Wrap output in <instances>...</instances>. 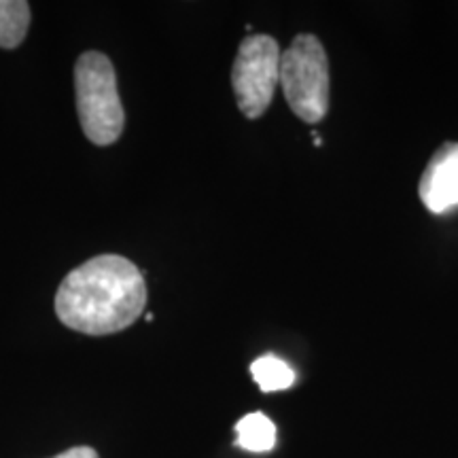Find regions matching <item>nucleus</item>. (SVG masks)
Returning a JSON list of instances; mask_svg holds the SVG:
<instances>
[{"mask_svg": "<svg viewBox=\"0 0 458 458\" xmlns=\"http://www.w3.org/2000/svg\"><path fill=\"white\" fill-rule=\"evenodd\" d=\"M147 284L139 267L122 255H98L60 283L55 314L62 325L85 335L128 329L145 312Z\"/></svg>", "mask_w": 458, "mask_h": 458, "instance_id": "nucleus-1", "label": "nucleus"}, {"mask_svg": "<svg viewBox=\"0 0 458 458\" xmlns=\"http://www.w3.org/2000/svg\"><path fill=\"white\" fill-rule=\"evenodd\" d=\"M54 458H100V456H98V452H96L94 448H89V445H77V448L60 452V454Z\"/></svg>", "mask_w": 458, "mask_h": 458, "instance_id": "nucleus-9", "label": "nucleus"}, {"mask_svg": "<svg viewBox=\"0 0 458 458\" xmlns=\"http://www.w3.org/2000/svg\"><path fill=\"white\" fill-rule=\"evenodd\" d=\"M30 26V4L26 0H0V49H15L24 43Z\"/></svg>", "mask_w": 458, "mask_h": 458, "instance_id": "nucleus-6", "label": "nucleus"}, {"mask_svg": "<svg viewBox=\"0 0 458 458\" xmlns=\"http://www.w3.org/2000/svg\"><path fill=\"white\" fill-rule=\"evenodd\" d=\"M236 444L249 452H270L276 445V427L261 411L246 414L236 425Z\"/></svg>", "mask_w": 458, "mask_h": 458, "instance_id": "nucleus-7", "label": "nucleus"}, {"mask_svg": "<svg viewBox=\"0 0 458 458\" xmlns=\"http://www.w3.org/2000/svg\"><path fill=\"white\" fill-rule=\"evenodd\" d=\"M255 382L259 385L263 393H276L291 388L295 382V371L284 363L283 359L274 357V354H263L250 365Z\"/></svg>", "mask_w": 458, "mask_h": 458, "instance_id": "nucleus-8", "label": "nucleus"}, {"mask_svg": "<svg viewBox=\"0 0 458 458\" xmlns=\"http://www.w3.org/2000/svg\"><path fill=\"white\" fill-rule=\"evenodd\" d=\"M283 94L301 122L318 123L329 108V60L314 34H300L280 55Z\"/></svg>", "mask_w": 458, "mask_h": 458, "instance_id": "nucleus-3", "label": "nucleus"}, {"mask_svg": "<svg viewBox=\"0 0 458 458\" xmlns=\"http://www.w3.org/2000/svg\"><path fill=\"white\" fill-rule=\"evenodd\" d=\"M418 193L433 215L458 206V142H445L433 153L420 176Z\"/></svg>", "mask_w": 458, "mask_h": 458, "instance_id": "nucleus-5", "label": "nucleus"}, {"mask_svg": "<svg viewBox=\"0 0 458 458\" xmlns=\"http://www.w3.org/2000/svg\"><path fill=\"white\" fill-rule=\"evenodd\" d=\"M74 94L83 134L98 147L117 142L123 134L125 113L117 91L113 62L100 51H85L74 64Z\"/></svg>", "mask_w": 458, "mask_h": 458, "instance_id": "nucleus-2", "label": "nucleus"}, {"mask_svg": "<svg viewBox=\"0 0 458 458\" xmlns=\"http://www.w3.org/2000/svg\"><path fill=\"white\" fill-rule=\"evenodd\" d=\"M280 47L267 34L246 37L232 68V88L244 117L257 119L267 111L280 83Z\"/></svg>", "mask_w": 458, "mask_h": 458, "instance_id": "nucleus-4", "label": "nucleus"}]
</instances>
